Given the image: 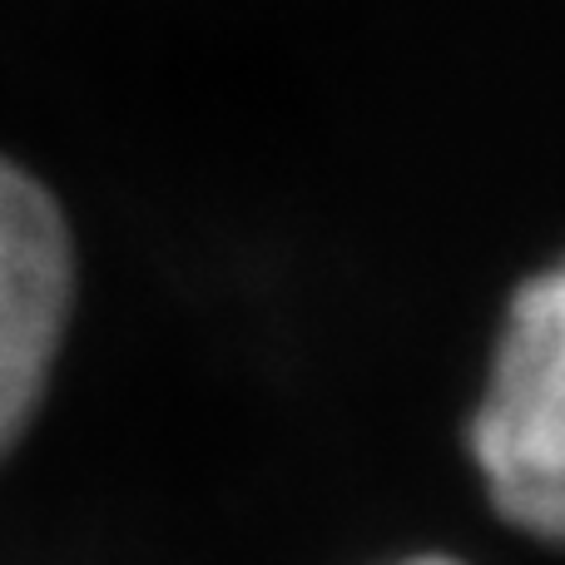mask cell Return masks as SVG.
<instances>
[{"label": "cell", "instance_id": "cell-1", "mask_svg": "<svg viewBox=\"0 0 565 565\" xmlns=\"http://www.w3.org/2000/svg\"><path fill=\"white\" fill-rule=\"evenodd\" d=\"M471 461L501 521L556 541L565 521V282L541 268L516 288L491 377L467 431Z\"/></svg>", "mask_w": 565, "mask_h": 565}, {"label": "cell", "instance_id": "cell-2", "mask_svg": "<svg viewBox=\"0 0 565 565\" xmlns=\"http://www.w3.org/2000/svg\"><path fill=\"white\" fill-rule=\"evenodd\" d=\"M75 308V238L55 194L0 154V461L55 377Z\"/></svg>", "mask_w": 565, "mask_h": 565}, {"label": "cell", "instance_id": "cell-3", "mask_svg": "<svg viewBox=\"0 0 565 565\" xmlns=\"http://www.w3.org/2000/svg\"><path fill=\"white\" fill-rule=\"evenodd\" d=\"M402 565H461V561H447V556H417V561H402Z\"/></svg>", "mask_w": 565, "mask_h": 565}]
</instances>
